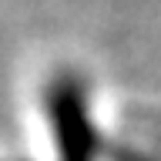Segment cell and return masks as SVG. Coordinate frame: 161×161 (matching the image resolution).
Wrapping results in <instances>:
<instances>
[{"label":"cell","instance_id":"cell-1","mask_svg":"<svg viewBox=\"0 0 161 161\" xmlns=\"http://www.w3.org/2000/svg\"><path fill=\"white\" fill-rule=\"evenodd\" d=\"M50 121L57 131L60 144V161H91L94 151V131L87 121V104H84V91L74 80H60L57 87H50L47 97Z\"/></svg>","mask_w":161,"mask_h":161}]
</instances>
